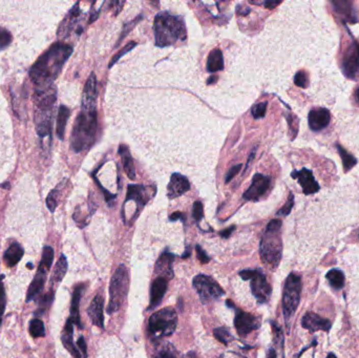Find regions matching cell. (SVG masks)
Segmentation results:
<instances>
[{"instance_id": "6da1fadb", "label": "cell", "mask_w": 359, "mask_h": 358, "mask_svg": "<svg viewBox=\"0 0 359 358\" xmlns=\"http://www.w3.org/2000/svg\"><path fill=\"white\" fill-rule=\"evenodd\" d=\"M72 53L73 47L71 45L56 42L39 57L30 71V77L37 89L52 87Z\"/></svg>"}, {"instance_id": "7a4b0ae2", "label": "cell", "mask_w": 359, "mask_h": 358, "mask_svg": "<svg viewBox=\"0 0 359 358\" xmlns=\"http://www.w3.org/2000/svg\"><path fill=\"white\" fill-rule=\"evenodd\" d=\"M156 45L166 47L183 41L187 37L185 21L181 16H175L167 12L159 13L153 21Z\"/></svg>"}, {"instance_id": "3957f363", "label": "cell", "mask_w": 359, "mask_h": 358, "mask_svg": "<svg viewBox=\"0 0 359 358\" xmlns=\"http://www.w3.org/2000/svg\"><path fill=\"white\" fill-rule=\"evenodd\" d=\"M97 126V109L81 108L71 135L72 149L80 152L91 148L96 140Z\"/></svg>"}, {"instance_id": "277c9868", "label": "cell", "mask_w": 359, "mask_h": 358, "mask_svg": "<svg viewBox=\"0 0 359 358\" xmlns=\"http://www.w3.org/2000/svg\"><path fill=\"white\" fill-rule=\"evenodd\" d=\"M281 219H272L267 226L265 234L261 242L262 261L272 269L278 268L283 252V244L281 237Z\"/></svg>"}, {"instance_id": "5b68a950", "label": "cell", "mask_w": 359, "mask_h": 358, "mask_svg": "<svg viewBox=\"0 0 359 358\" xmlns=\"http://www.w3.org/2000/svg\"><path fill=\"white\" fill-rule=\"evenodd\" d=\"M129 289V273L124 265H120L111 281L109 286V304L107 313L113 314L121 308L125 301Z\"/></svg>"}, {"instance_id": "8992f818", "label": "cell", "mask_w": 359, "mask_h": 358, "mask_svg": "<svg viewBox=\"0 0 359 358\" xmlns=\"http://www.w3.org/2000/svg\"><path fill=\"white\" fill-rule=\"evenodd\" d=\"M178 316L173 308H164L153 313L148 320V332L152 339H161L174 334Z\"/></svg>"}, {"instance_id": "52a82bcc", "label": "cell", "mask_w": 359, "mask_h": 358, "mask_svg": "<svg viewBox=\"0 0 359 358\" xmlns=\"http://www.w3.org/2000/svg\"><path fill=\"white\" fill-rule=\"evenodd\" d=\"M301 280L300 277L291 273L286 280L283 292V312L286 322L288 323L295 314L300 301Z\"/></svg>"}, {"instance_id": "ba28073f", "label": "cell", "mask_w": 359, "mask_h": 358, "mask_svg": "<svg viewBox=\"0 0 359 358\" xmlns=\"http://www.w3.org/2000/svg\"><path fill=\"white\" fill-rule=\"evenodd\" d=\"M192 284L203 304H208L212 300H216L222 295L225 294L223 288H222L212 278L207 276H197L194 279Z\"/></svg>"}, {"instance_id": "9c48e42d", "label": "cell", "mask_w": 359, "mask_h": 358, "mask_svg": "<svg viewBox=\"0 0 359 358\" xmlns=\"http://www.w3.org/2000/svg\"><path fill=\"white\" fill-rule=\"evenodd\" d=\"M261 326L260 317L252 315L250 313L237 310L234 318V327L237 333L241 336H246L252 331L259 329Z\"/></svg>"}, {"instance_id": "30bf717a", "label": "cell", "mask_w": 359, "mask_h": 358, "mask_svg": "<svg viewBox=\"0 0 359 358\" xmlns=\"http://www.w3.org/2000/svg\"><path fill=\"white\" fill-rule=\"evenodd\" d=\"M250 281H251L252 294L254 295V297L258 299L260 304L267 302L271 296L272 289L265 274L262 273L261 271L256 270V273Z\"/></svg>"}, {"instance_id": "8fae6325", "label": "cell", "mask_w": 359, "mask_h": 358, "mask_svg": "<svg viewBox=\"0 0 359 358\" xmlns=\"http://www.w3.org/2000/svg\"><path fill=\"white\" fill-rule=\"evenodd\" d=\"M343 72L349 79H356L359 76V43H353L346 52Z\"/></svg>"}, {"instance_id": "7c38bea8", "label": "cell", "mask_w": 359, "mask_h": 358, "mask_svg": "<svg viewBox=\"0 0 359 358\" xmlns=\"http://www.w3.org/2000/svg\"><path fill=\"white\" fill-rule=\"evenodd\" d=\"M271 179L267 176L256 174L249 188L244 194V199L247 201H259L269 189Z\"/></svg>"}, {"instance_id": "4fadbf2b", "label": "cell", "mask_w": 359, "mask_h": 358, "mask_svg": "<svg viewBox=\"0 0 359 358\" xmlns=\"http://www.w3.org/2000/svg\"><path fill=\"white\" fill-rule=\"evenodd\" d=\"M293 179H296L301 186L305 195H314L319 190V185L313 177L311 170L302 168L301 170H295L291 174Z\"/></svg>"}, {"instance_id": "5bb4252c", "label": "cell", "mask_w": 359, "mask_h": 358, "mask_svg": "<svg viewBox=\"0 0 359 358\" xmlns=\"http://www.w3.org/2000/svg\"><path fill=\"white\" fill-rule=\"evenodd\" d=\"M301 326L303 329L310 331L311 333L316 331L328 332L331 329V321L314 312H308L301 318Z\"/></svg>"}, {"instance_id": "9a60e30c", "label": "cell", "mask_w": 359, "mask_h": 358, "mask_svg": "<svg viewBox=\"0 0 359 358\" xmlns=\"http://www.w3.org/2000/svg\"><path fill=\"white\" fill-rule=\"evenodd\" d=\"M97 78L94 73L89 77L82 95L81 108L96 109L97 107Z\"/></svg>"}, {"instance_id": "2e32d148", "label": "cell", "mask_w": 359, "mask_h": 358, "mask_svg": "<svg viewBox=\"0 0 359 358\" xmlns=\"http://www.w3.org/2000/svg\"><path fill=\"white\" fill-rule=\"evenodd\" d=\"M189 189L190 184L188 179L180 174H174L170 177V181L167 186V196L169 199H176L183 196Z\"/></svg>"}, {"instance_id": "e0dca14e", "label": "cell", "mask_w": 359, "mask_h": 358, "mask_svg": "<svg viewBox=\"0 0 359 358\" xmlns=\"http://www.w3.org/2000/svg\"><path fill=\"white\" fill-rule=\"evenodd\" d=\"M331 120L330 112L327 108H313L308 116V122L312 130L318 131L326 128Z\"/></svg>"}, {"instance_id": "ac0fdd59", "label": "cell", "mask_w": 359, "mask_h": 358, "mask_svg": "<svg viewBox=\"0 0 359 358\" xmlns=\"http://www.w3.org/2000/svg\"><path fill=\"white\" fill-rule=\"evenodd\" d=\"M103 306L104 299L101 295H96L92 300L88 313L91 320L95 326L103 329L104 328V316H103Z\"/></svg>"}, {"instance_id": "d6986e66", "label": "cell", "mask_w": 359, "mask_h": 358, "mask_svg": "<svg viewBox=\"0 0 359 358\" xmlns=\"http://www.w3.org/2000/svg\"><path fill=\"white\" fill-rule=\"evenodd\" d=\"M168 280L163 277H158L155 281L152 282L151 289H150V305L149 309L155 308L159 306L166 293L167 290Z\"/></svg>"}, {"instance_id": "ffe728a7", "label": "cell", "mask_w": 359, "mask_h": 358, "mask_svg": "<svg viewBox=\"0 0 359 358\" xmlns=\"http://www.w3.org/2000/svg\"><path fill=\"white\" fill-rule=\"evenodd\" d=\"M73 334H74V322L72 321L71 318H68L66 320V323H65L64 329L62 331V335H61L62 344H63L64 348L68 352H70L75 358H82L80 351L74 345Z\"/></svg>"}, {"instance_id": "44dd1931", "label": "cell", "mask_w": 359, "mask_h": 358, "mask_svg": "<svg viewBox=\"0 0 359 358\" xmlns=\"http://www.w3.org/2000/svg\"><path fill=\"white\" fill-rule=\"evenodd\" d=\"M175 257L174 254L169 252H164L160 259L157 262L156 265V273L159 274V277H163L167 280H170L174 278V271H173V263H174Z\"/></svg>"}, {"instance_id": "7402d4cb", "label": "cell", "mask_w": 359, "mask_h": 358, "mask_svg": "<svg viewBox=\"0 0 359 358\" xmlns=\"http://www.w3.org/2000/svg\"><path fill=\"white\" fill-rule=\"evenodd\" d=\"M47 271H48L47 269H45L44 267L39 265L37 273H36L35 278H34L32 284L29 287L27 294H26V301H30V300L34 299L40 293V291H41L44 284H45L46 272Z\"/></svg>"}, {"instance_id": "603a6c76", "label": "cell", "mask_w": 359, "mask_h": 358, "mask_svg": "<svg viewBox=\"0 0 359 358\" xmlns=\"http://www.w3.org/2000/svg\"><path fill=\"white\" fill-rule=\"evenodd\" d=\"M152 197V195H149L148 192V187H145L143 185H129L127 188V195H126V201H135L136 203L141 204V206H144L145 204L149 201V199Z\"/></svg>"}, {"instance_id": "cb8c5ba5", "label": "cell", "mask_w": 359, "mask_h": 358, "mask_svg": "<svg viewBox=\"0 0 359 358\" xmlns=\"http://www.w3.org/2000/svg\"><path fill=\"white\" fill-rule=\"evenodd\" d=\"M85 285L81 284L77 286L74 290L73 293V298H72V305H71V319L74 322V325H77L79 328H82L81 320H80V312H79V306H80V300L84 291Z\"/></svg>"}, {"instance_id": "d4e9b609", "label": "cell", "mask_w": 359, "mask_h": 358, "mask_svg": "<svg viewBox=\"0 0 359 358\" xmlns=\"http://www.w3.org/2000/svg\"><path fill=\"white\" fill-rule=\"evenodd\" d=\"M23 253H24V251H23L22 247L18 243H13L6 250L5 255H4V260H5L6 265L8 267L16 266L17 264L20 262V260L22 259Z\"/></svg>"}, {"instance_id": "484cf974", "label": "cell", "mask_w": 359, "mask_h": 358, "mask_svg": "<svg viewBox=\"0 0 359 358\" xmlns=\"http://www.w3.org/2000/svg\"><path fill=\"white\" fill-rule=\"evenodd\" d=\"M119 155L121 156L124 172L126 173L127 177L131 180H134L135 169H134V164H133V161H132L128 147L126 145H120L119 146Z\"/></svg>"}, {"instance_id": "4316f807", "label": "cell", "mask_w": 359, "mask_h": 358, "mask_svg": "<svg viewBox=\"0 0 359 358\" xmlns=\"http://www.w3.org/2000/svg\"><path fill=\"white\" fill-rule=\"evenodd\" d=\"M79 15H80V9H79V4H77L71 10V12L68 13V15L65 17L64 21L61 23V26H60L59 32H58L60 36H66L67 33H70V31L74 26L75 22L77 21Z\"/></svg>"}, {"instance_id": "83f0119b", "label": "cell", "mask_w": 359, "mask_h": 358, "mask_svg": "<svg viewBox=\"0 0 359 358\" xmlns=\"http://www.w3.org/2000/svg\"><path fill=\"white\" fill-rule=\"evenodd\" d=\"M224 69L223 53L218 48L213 49L209 54L207 59V71L210 73H215Z\"/></svg>"}, {"instance_id": "f1b7e54d", "label": "cell", "mask_w": 359, "mask_h": 358, "mask_svg": "<svg viewBox=\"0 0 359 358\" xmlns=\"http://www.w3.org/2000/svg\"><path fill=\"white\" fill-rule=\"evenodd\" d=\"M71 116V111L68 109L66 106L61 105L58 111V117H57V127H56V132L58 138L60 140L64 139V133H65V127L68 121V118Z\"/></svg>"}, {"instance_id": "f546056e", "label": "cell", "mask_w": 359, "mask_h": 358, "mask_svg": "<svg viewBox=\"0 0 359 358\" xmlns=\"http://www.w3.org/2000/svg\"><path fill=\"white\" fill-rule=\"evenodd\" d=\"M66 270H67V260L65 258V255L62 254L61 257H60V259H59V261L57 262L56 266H55L53 276H52V280H50L53 286H57V285L60 284V282L65 277Z\"/></svg>"}, {"instance_id": "4dcf8cb0", "label": "cell", "mask_w": 359, "mask_h": 358, "mask_svg": "<svg viewBox=\"0 0 359 358\" xmlns=\"http://www.w3.org/2000/svg\"><path fill=\"white\" fill-rule=\"evenodd\" d=\"M326 278L329 281V284L333 289L340 290V289L344 288L346 279H345V274H344L343 271H340L338 269H332L328 272Z\"/></svg>"}, {"instance_id": "1f68e13d", "label": "cell", "mask_w": 359, "mask_h": 358, "mask_svg": "<svg viewBox=\"0 0 359 358\" xmlns=\"http://www.w3.org/2000/svg\"><path fill=\"white\" fill-rule=\"evenodd\" d=\"M152 358H182L181 354L172 345H162L153 354Z\"/></svg>"}, {"instance_id": "d6a6232c", "label": "cell", "mask_w": 359, "mask_h": 358, "mask_svg": "<svg viewBox=\"0 0 359 358\" xmlns=\"http://www.w3.org/2000/svg\"><path fill=\"white\" fill-rule=\"evenodd\" d=\"M30 334L34 338H39L43 337L45 335V329H44V323L41 319L39 318H34L30 322Z\"/></svg>"}, {"instance_id": "836d02e7", "label": "cell", "mask_w": 359, "mask_h": 358, "mask_svg": "<svg viewBox=\"0 0 359 358\" xmlns=\"http://www.w3.org/2000/svg\"><path fill=\"white\" fill-rule=\"evenodd\" d=\"M332 5L334 6V9L335 11L340 14V15H343L345 16L346 18H348L350 21H353V15H352V4L349 3V2H332Z\"/></svg>"}, {"instance_id": "e575fe53", "label": "cell", "mask_w": 359, "mask_h": 358, "mask_svg": "<svg viewBox=\"0 0 359 358\" xmlns=\"http://www.w3.org/2000/svg\"><path fill=\"white\" fill-rule=\"evenodd\" d=\"M337 148H338V151H339V155L341 157V160H343L344 168H345L346 172H349L351 168H353L356 165L357 160L352 155H350V153L341 146L337 145Z\"/></svg>"}, {"instance_id": "d590c367", "label": "cell", "mask_w": 359, "mask_h": 358, "mask_svg": "<svg viewBox=\"0 0 359 358\" xmlns=\"http://www.w3.org/2000/svg\"><path fill=\"white\" fill-rule=\"evenodd\" d=\"M53 260H54V250H53V248L49 247V246H45L43 248L42 260L40 262V266H42L45 269L49 270L50 266H52Z\"/></svg>"}, {"instance_id": "8d00e7d4", "label": "cell", "mask_w": 359, "mask_h": 358, "mask_svg": "<svg viewBox=\"0 0 359 358\" xmlns=\"http://www.w3.org/2000/svg\"><path fill=\"white\" fill-rule=\"evenodd\" d=\"M213 335L214 337L220 342L222 344L227 345L232 340V335L229 333V331L225 328H216L213 330Z\"/></svg>"}, {"instance_id": "74e56055", "label": "cell", "mask_w": 359, "mask_h": 358, "mask_svg": "<svg viewBox=\"0 0 359 358\" xmlns=\"http://www.w3.org/2000/svg\"><path fill=\"white\" fill-rule=\"evenodd\" d=\"M134 46H136V42H134V41H131V42H129L128 44H126L121 50H120V52H119L118 54H116V55L112 58V60H111V62H109V64H108L109 69H111V67H113V65H115V64L117 63V61H118L119 59H121V57H123L125 54H127V53L129 52V50H131Z\"/></svg>"}, {"instance_id": "f35d334b", "label": "cell", "mask_w": 359, "mask_h": 358, "mask_svg": "<svg viewBox=\"0 0 359 358\" xmlns=\"http://www.w3.org/2000/svg\"><path fill=\"white\" fill-rule=\"evenodd\" d=\"M11 42H12L11 33L7 29L0 26V49L8 47Z\"/></svg>"}, {"instance_id": "ab89813d", "label": "cell", "mask_w": 359, "mask_h": 358, "mask_svg": "<svg viewBox=\"0 0 359 358\" xmlns=\"http://www.w3.org/2000/svg\"><path fill=\"white\" fill-rule=\"evenodd\" d=\"M6 305H7L6 291H5V286L3 284V277H2L0 278V325H2L3 316L6 310Z\"/></svg>"}, {"instance_id": "60d3db41", "label": "cell", "mask_w": 359, "mask_h": 358, "mask_svg": "<svg viewBox=\"0 0 359 358\" xmlns=\"http://www.w3.org/2000/svg\"><path fill=\"white\" fill-rule=\"evenodd\" d=\"M58 194H59V190H58V188H56V189L50 191L49 195L46 198V206H47V208L49 209L50 212H54L56 207H57V199H56V197L58 196Z\"/></svg>"}, {"instance_id": "b9f144b4", "label": "cell", "mask_w": 359, "mask_h": 358, "mask_svg": "<svg viewBox=\"0 0 359 358\" xmlns=\"http://www.w3.org/2000/svg\"><path fill=\"white\" fill-rule=\"evenodd\" d=\"M267 105H268L267 102H262V103H259V104L254 105V106L252 107V109H251L252 116H253L255 119L264 118L265 115H266V112H267Z\"/></svg>"}, {"instance_id": "7bdbcfd3", "label": "cell", "mask_w": 359, "mask_h": 358, "mask_svg": "<svg viewBox=\"0 0 359 358\" xmlns=\"http://www.w3.org/2000/svg\"><path fill=\"white\" fill-rule=\"evenodd\" d=\"M142 19V15H140V16H138V17H136V18H134L133 20H131L130 22H128V23H125V25H124V27H123V31H122V35L121 36H120V38H119V40H118V43L117 44H119V42L120 41H122L124 38H125V36L127 35V34L135 26V24L136 23H138L140 20Z\"/></svg>"}, {"instance_id": "ee69618b", "label": "cell", "mask_w": 359, "mask_h": 358, "mask_svg": "<svg viewBox=\"0 0 359 358\" xmlns=\"http://www.w3.org/2000/svg\"><path fill=\"white\" fill-rule=\"evenodd\" d=\"M293 205H294V196L291 194L289 196V199L287 201V203L285 204V206L282 207L280 209V211L278 212L279 215H288L290 212H291L292 208H293Z\"/></svg>"}, {"instance_id": "f6af8a7d", "label": "cell", "mask_w": 359, "mask_h": 358, "mask_svg": "<svg viewBox=\"0 0 359 358\" xmlns=\"http://www.w3.org/2000/svg\"><path fill=\"white\" fill-rule=\"evenodd\" d=\"M287 120H288V123L290 126V133L293 134V139H294L295 135L297 134V131H298V120L295 116H292V115L288 116Z\"/></svg>"}, {"instance_id": "bcb514c9", "label": "cell", "mask_w": 359, "mask_h": 358, "mask_svg": "<svg viewBox=\"0 0 359 358\" xmlns=\"http://www.w3.org/2000/svg\"><path fill=\"white\" fill-rule=\"evenodd\" d=\"M204 210H203V204L200 201L195 202L192 207V216L197 222H200L203 218Z\"/></svg>"}, {"instance_id": "7dc6e473", "label": "cell", "mask_w": 359, "mask_h": 358, "mask_svg": "<svg viewBox=\"0 0 359 358\" xmlns=\"http://www.w3.org/2000/svg\"><path fill=\"white\" fill-rule=\"evenodd\" d=\"M294 83L299 88H306L308 84V77L307 74L302 71L296 73L295 77H294Z\"/></svg>"}, {"instance_id": "c3c4849f", "label": "cell", "mask_w": 359, "mask_h": 358, "mask_svg": "<svg viewBox=\"0 0 359 358\" xmlns=\"http://www.w3.org/2000/svg\"><path fill=\"white\" fill-rule=\"evenodd\" d=\"M196 251H197V257L198 260L202 263V264H207L210 262V258L207 255V253L205 252V250L202 249V247L200 245H197L196 247Z\"/></svg>"}, {"instance_id": "681fc988", "label": "cell", "mask_w": 359, "mask_h": 358, "mask_svg": "<svg viewBox=\"0 0 359 358\" xmlns=\"http://www.w3.org/2000/svg\"><path fill=\"white\" fill-rule=\"evenodd\" d=\"M242 168V164H238V165H235L233 166L232 168H230V170L228 172L227 176H226V183H229L238 173H239V170H241Z\"/></svg>"}, {"instance_id": "f907efd6", "label": "cell", "mask_w": 359, "mask_h": 358, "mask_svg": "<svg viewBox=\"0 0 359 358\" xmlns=\"http://www.w3.org/2000/svg\"><path fill=\"white\" fill-rule=\"evenodd\" d=\"M77 346H78L79 350H80L81 353H82V356H83L82 358H87V357H88V351H87L88 347H87V343H85V340H84V337L81 336V337L78 339Z\"/></svg>"}, {"instance_id": "816d5d0a", "label": "cell", "mask_w": 359, "mask_h": 358, "mask_svg": "<svg viewBox=\"0 0 359 358\" xmlns=\"http://www.w3.org/2000/svg\"><path fill=\"white\" fill-rule=\"evenodd\" d=\"M255 273H256V270H243L239 272V277H241L244 281H250Z\"/></svg>"}, {"instance_id": "f5cc1de1", "label": "cell", "mask_w": 359, "mask_h": 358, "mask_svg": "<svg viewBox=\"0 0 359 358\" xmlns=\"http://www.w3.org/2000/svg\"><path fill=\"white\" fill-rule=\"evenodd\" d=\"M169 219H170V221H173V222L178 221V219L185 221V216H184V214H183L182 212H175V213H173L172 215L169 216Z\"/></svg>"}, {"instance_id": "db71d44e", "label": "cell", "mask_w": 359, "mask_h": 358, "mask_svg": "<svg viewBox=\"0 0 359 358\" xmlns=\"http://www.w3.org/2000/svg\"><path fill=\"white\" fill-rule=\"evenodd\" d=\"M235 229V226H231L230 228H227V229H225L224 231H222L219 234H220V236L222 237H224V238H228L230 235H231V233L233 232V230Z\"/></svg>"}, {"instance_id": "11a10c76", "label": "cell", "mask_w": 359, "mask_h": 358, "mask_svg": "<svg viewBox=\"0 0 359 358\" xmlns=\"http://www.w3.org/2000/svg\"><path fill=\"white\" fill-rule=\"evenodd\" d=\"M281 3L280 2H265L264 5L268 9H274L277 6H279Z\"/></svg>"}, {"instance_id": "9f6ffc18", "label": "cell", "mask_w": 359, "mask_h": 358, "mask_svg": "<svg viewBox=\"0 0 359 358\" xmlns=\"http://www.w3.org/2000/svg\"><path fill=\"white\" fill-rule=\"evenodd\" d=\"M268 358H277V352H275V350L271 349V350L269 351V353H268Z\"/></svg>"}, {"instance_id": "6f0895ef", "label": "cell", "mask_w": 359, "mask_h": 358, "mask_svg": "<svg viewBox=\"0 0 359 358\" xmlns=\"http://www.w3.org/2000/svg\"><path fill=\"white\" fill-rule=\"evenodd\" d=\"M217 81V76H211L208 80H207V84H213Z\"/></svg>"}, {"instance_id": "680465c9", "label": "cell", "mask_w": 359, "mask_h": 358, "mask_svg": "<svg viewBox=\"0 0 359 358\" xmlns=\"http://www.w3.org/2000/svg\"><path fill=\"white\" fill-rule=\"evenodd\" d=\"M189 255H190V251H188V249L186 250V252L183 254V259H186V258H188V257H189Z\"/></svg>"}, {"instance_id": "91938a15", "label": "cell", "mask_w": 359, "mask_h": 358, "mask_svg": "<svg viewBox=\"0 0 359 358\" xmlns=\"http://www.w3.org/2000/svg\"><path fill=\"white\" fill-rule=\"evenodd\" d=\"M188 356H189V358H198V356L196 355L195 352H190L189 354H188Z\"/></svg>"}, {"instance_id": "94428289", "label": "cell", "mask_w": 359, "mask_h": 358, "mask_svg": "<svg viewBox=\"0 0 359 358\" xmlns=\"http://www.w3.org/2000/svg\"><path fill=\"white\" fill-rule=\"evenodd\" d=\"M355 98H356V101H357V103L359 104V89L357 90L356 94H355Z\"/></svg>"}, {"instance_id": "6125c7cd", "label": "cell", "mask_w": 359, "mask_h": 358, "mask_svg": "<svg viewBox=\"0 0 359 358\" xmlns=\"http://www.w3.org/2000/svg\"><path fill=\"white\" fill-rule=\"evenodd\" d=\"M226 305L229 306L230 308H233V307H234V305H233V302H232L231 300H227V301H226Z\"/></svg>"}, {"instance_id": "be15d7a7", "label": "cell", "mask_w": 359, "mask_h": 358, "mask_svg": "<svg viewBox=\"0 0 359 358\" xmlns=\"http://www.w3.org/2000/svg\"><path fill=\"white\" fill-rule=\"evenodd\" d=\"M327 358H337V357H336V355H335V354L330 353V354L327 356Z\"/></svg>"}]
</instances>
